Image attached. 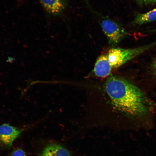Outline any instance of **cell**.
Wrapping results in <instances>:
<instances>
[{
	"mask_svg": "<svg viewBox=\"0 0 156 156\" xmlns=\"http://www.w3.org/2000/svg\"><path fill=\"white\" fill-rule=\"evenodd\" d=\"M106 92L112 104L119 111L140 119L150 111V102L141 90L127 79L111 75L106 80Z\"/></svg>",
	"mask_w": 156,
	"mask_h": 156,
	"instance_id": "1",
	"label": "cell"
},
{
	"mask_svg": "<svg viewBox=\"0 0 156 156\" xmlns=\"http://www.w3.org/2000/svg\"><path fill=\"white\" fill-rule=\"evenodd\" d=\"M156 46V41L133 49H125L119 47L112 48L107 54L113 69H116L147 51Z\"/></svg>",
	"mask_w": 156,
	"mask_h": 156,
	"instance_id": "2",
	"label": "cell"
},
{
	"mask_svg": "<svg viewBox=\"0 0 156 156\" xmlns=\"http://www.w3.org/2000/svg\"><path fill=\"white\" fill-rule=\"evenodd\" d=\"M86 2L90 10L99 17L101 28L107 38L109 45L112 48L115 47L128 35V33L116 22L102 16L92 9L88 1Z\"/></svg>",
	"mask_w": 156,
	"mask_h": 156,
	"instance_id": "3",
	"label": "cell"
},
{
	"mask_svg": "<svg viewBox=\"0 0 156 156\" xmlns=\"http://www.w3.org/2000/svg\"><path fill=\"white\" fill-rule=\"evenodd\" d=\"M47 17L56 18L64 15L68 6L67 0H38Z\"/></svg>",
	"mask_w": 156,
	"mask_h": 156,
	"instance_id": "4",
	"label": "cell"
},
{
	"mask_svg": "<svg viewBox=\"0 0 156 156\" xmlns=\"http://www.w3.org/2000/svg\"><path fill=\"white\" fill-rule=\"evenodd\" d=\"M24 130V129L11 126L8 123L0 125V144L6 148H10L14 141Z\"/></svg>",
	"mask_w": 156,
	"mask_h": 156,
	"instance_id": "5",
	"label": "cell"
},
{
	"mask_svg": "<svg viewBox=\"0 0 156 156\" xmlns=\"http://www.w3.org/2000/svg\"><path fill=\"white\" fill-rule=\"evenodd\" d=\"M40 156H75L72 152L62 145L54 143L47 144ZM80 156H86L81 154Z\"/></svg>",
	"mask_w": 156,
	"mask_h": 156,
	"instance_id": "6",
	"label": "cell"
},
{
	"mask_svg": "<svg viewBox=\"0 0 156 156\" xmlns=\"http://www.w3.org/2000/svg\"><path fill=\"white\" fill-rule=\"evenodd\" d=\"M113 70L108 59L107 54L99 56L95 63L93 73L97 77H106L109 75Z\"/></svg>",
	"mask_w": 156,
	"mask_h": 156,
	"instance_id": "7",
	"label": "cell"
},
{
	"mask_svg": "<svg viewBox=\"0 0 156 156\" xmlns=\"http://www.w3.org/2000/svg\"><path fill=\"white\" fill-rule=\"evenodd\" d=\"M156 20V8L144 13H137L131 24L133 25H141Z\"/></svg>",
	"mask_w": 156,
	"mask_h": 156,
	"instance_id": "8",
	"label": "cell"
},
{
	"mask_svg": "<svg viewBox=\"0 0 156 156\" xmlns=\"http://www.w3.org/2000/svg\"><path fill=\"white\" fill-rule=\"evenodd\" d=\"M10 156H26V154L22 149L17 148L12 151Z\"/></svg>",
	"mask_w": 156,
	"mask_h": 156,
	"instance_id": "9",
	"label": "cell"
},
{
	"mask_svg": "<svg viewBox=\"0 0 156 156\" xmlns=\"http://www.w3.org/2000/svg\"><path fill=\"white\" fill-rule=\"evenodd\" d=\"M140 6H147L156 3V0H134Z\"/></svg>",
	"mask_w": 156,
	"mask_h": 156,
	"instance_id": "10",
	"label": "cell"
},
{
	"mask_svg": "<svg viewBox=\"0 0 156 156\" xmlns=\"http://www.w3.org/2000/svg\"><path fill=\"white\" fill-rule=\"evenodd\" d=\"M151 67L153 74L156 77V56L154 58L152 61L151 65Z\"/></svg>",
	"mask_w": 156,
	"mask_h": 156,
	"instance_id": "11",
	"label": "cell"
}]
</instances>
